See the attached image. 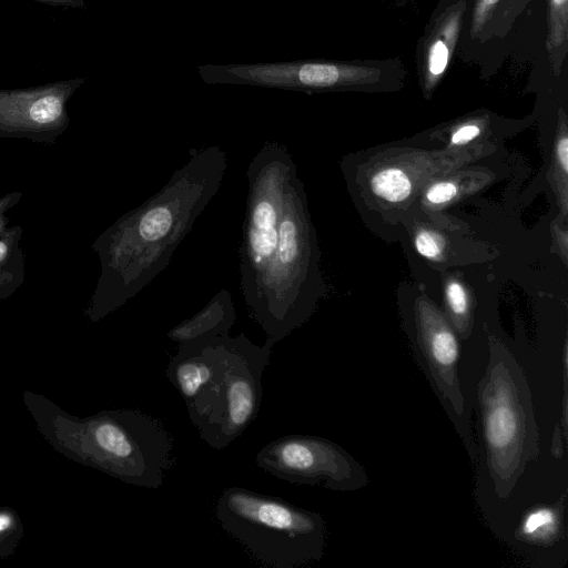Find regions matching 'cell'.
Returning a JSON list of instances; mask_svg holds the SVG:
<instances>
[{"label":"cell","mask_w":568,"mask_h":568,"mask_svg":"<svg viewBox=\"0 0 568 568\" xmlns=\"http://www.w3.org/2000/svg\"><path fill=\"white\" fill-rule=\"evenodd\" d=\"M23 535V524L16 509L0 506V559L17 551Z\"/></svg>","instance_id":"cell-12"},{"label":"cell","mask_w":568,"mask_h":568,"mask_svg":"<svg viewBox=\"0 0 568 568\" xmlns=\"http://www.w3.org/2000/svg\"><path fill=\"white\" fill-rule=\"evenodd\" d=\"M416 345L419 365L474 458L458 377V341L445 317L432 304L422 303L416 312Z\"/></svg>","instance_id":"cell-9"},{"label":"cell","mask_w":568,"mask_h":568,"mask_svg":"<svg viewBox=\"0 0 568 568\" xmlns=\"http://www.w3.org/2000/svg\"><path fill=\"white\" fill-rule=\"evenodd\" d=\"M51 7L69 8V9H84L85 0H33Z\"/></svg>","instance_id":"cell-19"},{"label":"cell","mask_w":568,"mask_h":568,"mask_svg":"<svg viewBox=\"0 0 568 568\" xmlns=\"http://www.w3.org/2000/svg\"><path fill=\"white\" fill-rule=\"evenodd\" d=\"M478 395L489 475L498 496L507 497L538 453V436L525 376L497 343L490 346Z\"/></svg>","instance_id":"cell-6"},{"label":"cell","mask_w":568,"mask_h":568,"mask_svg":"<svg viewBox=\"0 0 568 568\" xmlns=\"http://www.w3.org/2000/svg\"><path fill=\"white\" fill-rule=\"evenodd\" d=\"M235 318L231 294L221 290L197 314L171 328L168 337L181 345L229 335Z\"/></svg>","instance_id":"cell-10"},{"label":"cell","mask_w":568,"mask_h":568,"mask_svg":"<svg viewBox=\"0 0 568 568\" xmlns=\"http://www.w3.org/2000/svg\"><path fill=\"white\" fill-rule=\"evenodd\" d=\"M457 186L450 181L434 183L426 192V200L430 204H444L452 201L457 194Z\"/></svg>","instance_id":"cell-15"},{"label":"cell","mask_w":568,"mask_h":568,"mask_svg":"<svg viewBox=\"0 0 568 568\" xmlns=\"http://www.w3.org/2000/svg\"><path fill=\"white\" fill-rule=\"evenodd\" d=\"M448 51L442 41H437L430 49L429 70L433 74H439L446 68Z\"/></svg>","instance_id":"cell-16"},{"label":"cell","mask_w":568,"mask_h":568,"mask_svg":"<svg viewBox=\"0 0 568 568\" xmlns=\"http://www.w3.org/2000/svg\"><path fill=\"white\" fill-rule=\"evenodd\" d=\"M445 294L457 331L466 335L469 328V300L465 287L452 280L446 284Z\"/></svg>","instance_id":"cell-13"},{"label":"cell","mask_w":568,"mask_h":568,"mask_svg":"<svg viewBox=\"0 0 568 568\" xmlns=\"http://www.w3.org/2000/svg\"><path fill=\"white\" fill-rule=\"evenodd\" d=\"M42 437L58 453L123 483L159 488L174 464V440L163 423L139 409L68 414L47 397L23 392Z\"/></svg>","instance_id":"cell-2"},{"label":"cell","mask_w":568,"mask_h":568,"mask_svg":"<svg viewBox=\"0 0 568 568\" xmlns=\"http://www.w3.org/2000/svg\"><path fill=\"white\" fill-rule=\"evenodd\" d=\"M559 529V508L538 506L523 517L517 532L526 541L550 544L558 537Z\"/></svg>","instance_id":"cell-11"},{"label":"cell","mask_w":568,"mask_h":568,"mask_svg":"<svg viewBox=\"0 0 568 568\" xmlns=\"http://www.w3.org/2000/svg\"><path fill=\"white\" fill-rule=\"evenodd\" d=\"M273 346L268 339L258 346L244 334L224 335L181 344L171 357L165 375L210 447H226L256 418Z\"/></svg>","instance_id":"cell-1"},{"label":"cell","mask_w":568,"mask_h":568,"mask_svg":"<svg viewBox=\"0 0 568 568\" xmlns=\"http://www.w3.org/2000/svg\"><path fill=\"white\" fill-rule=\"evenodd\" d=\"M255 463L261 469L291 484L351 491L368 483L364 468L349 453L318 436L280 437L257 453Z\"/></svg>","instance_id":"cell-8"},{"label":"cell","mask_w":568,"mask_h":568,"mask_svg":"<svg viewBox=\"0 0 568 568\" xmlns=\"http://www.w3.org/2000/svg\"><path fill=\"white\" fill-rule=\"evenodd\" d=\"M6 253H7V246L2 242H0V260H2L4 257Z\"/></svg>","instance_id":"cell-20"},{"label":"cell","mask_w":568,"mask_h":568,"mask_svg":"<svg viewBox=\"0 0 568 568\" xmlns=\"http://www.w3.org/2000/svg\"><path fill=\"white\" fill-rule=\"evenodd\" d=\"M555 164L557 166V172L562 175V179L566 181L568 173V138L564 132L556 142L555 146Z\"/></svg>","instance_id":"cell-17"},{"label":"cell","mask_w":568,"mask_h":568,"mask_svg":"<svg viewBox=\"0 0 568 568\" xmlns=\"http://www.w3.org/2000/svg\"><path fill=\"white\" fill-rule=\"evenodd\" d=\"M321 290L316 236L296 173L284 195L275 252L248 310L275 344L308 320Z\"/></svg>","instance_id":"cell-3"},{"label":"cell","mask_w":568,"mask_h":568,"mask_svg":"<svg viewBox=\"0 0 568 568\" xmlns=\"http://www.w3.org/2000/svg\"><path fill=\"white\" fill-rule=\"evenodd\" d=\"M484 1H485L486 3H488V4H493V3L497 2V0H484Z\"/></svg>","instance_id":"cell-22"},{"label":"cell","mask_w":568,"mask_h":568,"mask_svg":"<svg viewBox=\"0 0 568 568\" xmlns=\"http://www.w3.org/2000/svg\"><path fill=\"white\" fill-rule=\"evenodd\" d=\"M191 153L187 163L132 216V294L166 267L178 245L219 192L226 169L225 152L210 146Z\"/></svg>","instance_id":"cell-4"},{"label":"cell","mask_w":568,"mask_h":568,"mask_svg":"<svg viewBox=\"0 0 568 568\" xmlns=\"http://www.w3.org/2000/svg\"><path fill=\"white\" fill-rule=\"evenodd\" d=\"M480 133V129L474 124H467L460 126L450 136V143L453 145H463L474 140Z\"/></svg>","instance_id":"cell-18"},{"label":"cell","mask_w":568,"mask_h":568,"mask_svg":"<svg viewBox=\"0 0 568 568\" xmlns=\"http://www.w3.org/2000/svg\"><path fill=\"white\" fill-rule=\"evenodd\" d=\"M555 4H564L567 0H552Z\"/></svg>","instance_id":"cell-21"},{"label":"cell","mask_w":568,"mask_h":568,"mask_svg":"<svg viewBox=\"0 0 568 568\" xmlns=\"http://www.w3.org/2000/svg\"><path fill=\"white\" fill-rule=\"evenodd\" d=\"M296 173L288 149L278 142H266L248 164V193L240 253L241 287L247 307L255 301L275 252L284 195Z\"/></svg>","instance_id":"cell-7"},{"label":"cell","mask_w":568,"mask_h":568,"mask_svg":"<svg viewBox=\"0 0 568 568\" xmlns=\"http://www.w3.org/2000/svg\"><path fill=\"white\" fill-rule=\"evenodd\" d=\"M215 517L263 565L295 568L323 557L326 526L323 517L281 498L247 488L223 490Z\"/></svg>","instance_id":"cell-5"},{"label":"cell","mask_w":568,"mask_h":568,"mask_svg":"<svg viewBox=\"0 0 568 568\" xmlns=\"http://www.w3.org/2000/svg\"><path fill=\"white\" fill-rule=\"evenodd\" d=\"M415 247L422 256L439 261L443 257L445 243L439 234L423 230L415 235Z\"/></svg>","instance_id":"cell-14"}]
</instances>
